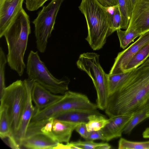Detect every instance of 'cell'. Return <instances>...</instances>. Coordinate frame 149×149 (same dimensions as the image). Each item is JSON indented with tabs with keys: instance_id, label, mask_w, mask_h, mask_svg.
<instances>
[{
	"instance_id": "obj_1",
	"label": "cell",
	"mask_w": 149,
	"mask_h": 149,
	"mask_svg": "<svg viewBox=\"0 0 149 149\" xmlns=\"http://www.w3.org/2000/svg\"><path fill=\"white\" fill-rule=\"evenodd\" d=\"M149 99V68L132 70L123 85L109 96L105 109L109 118L133 114L144 107Z\"/></svg>"
},
{
	"instance_id": "obj_2",
	"label": "cell",
	"mask_w": 149,
	"mask_h": 149,
	"mask_svg": "<svg viewBox=\"0 0 149 149\" xmlns=\"http://www.w3.org/2000/svg\"><path fill=\"white\" fill-rule=\"evenodd\" d=\"M30 23L29 17L22 8L3 35L8 46V65L20 77L26 67L24 58L31 33Z\"/></svg>"
},
{
	"instance_id": "obj_3",
	"label": "cell",
	"mask_w": 149,
	"mask_h": 149,
	"mask_svg": "<svg viewBox=\"0 0 149 149\" xmlns=\"http://www.w3.org/2000/svg\"><path fill=\"white\" fill-rule=\"evenodd\" d=\"M79 8L86 20L88 34L86 40L94 50L101 49L113 33L105 8L97 0H82Z\"/></svg>"
},
{
	"instance_id": "obj_4",
	"label": "cell",
	"mask_w": 149,
	"mask_h": 149,
	"mask_svg": "<svg viewBox=\"0 0 149 149\" xmlns=\"http://www.w3.org/2000/svg\"><path fill=\"white\" fill-rule=\"evenodd\" d=\"M99 56L94 52L84 53L80 55L76 64L91 79L97 92L96 104L98 108L105 110L109 96L108 74L100 65Z\"/></svg>"
},
{
	"instance_id": "obj_5",
	"label": "cell",
	"mask_w": 149,
	"mask_h": 149,
	"mask_svg": "<svg viewBox=\"0 0 149 149\" xmlns=\"http://www.w3.org/2000/svg\"><path fill=\"white\" fill-rule=\"evenodd\" d=\"M26 69L28 78L52 93L63 95L68 91L70 79L67 77L60 79L55 77L41 60L37 51H30L27 58Z\"/></svg>"
},
{
	"instance_id": "obj_6",
	"label": "cell",
	"mask_w": 149,
	"mask_h": 149,
	"mask_svg": "<svg viewBox=\"0 0 149 149\" xmlns=\"http://www.w3.org/2000/svg\"><path fill=\"white\" fill-rule=\"evenodd\" d=\"M26 96V88L24 80H17L6 87L3 96L0 98V106L6 108L12 134L14 138L19 128Z\"/></svg>"
},
{
	"instance_id": "obj_7",
	"label": "cell",
	"mask_w": 149,
	"mask_h": 149,
	"mask_svg": "<svg viewBox=\"0 0 149 149\" xmlns=\"http://www.w3.org/2000/svg\"><path fill=\"white\" fill-rule=\"evenodd\" d=\"M98 108L97 105L92 102L86 95L68 91L55 102L35 112L31 122L54 118L62 113L70 110H95Z\"/></svg>"
},
{
	"instance_id": "obj_8",
	"label": "cell",
	"mask_w": 149,
	"mask_h": 149,
	"mask_svg": "<svg viewBox=\"0 0 149 149\" xmlns=\"http://www.w3.org/2000/svg\"><path fill=\"white\" fill-rule=\"evenodd\" d=\"M64 0H51L42 7L32 22L35 27L37 47L41 53L46 50L48 40L54 29L57 15Z\"/></svg>"
},
{
	"instance_id": "obj_9",
	"label": "cell",
	"mask_w": 149,
	"mask_h": 149,
	"mask_svg": "<svg viewBox=\"0 0 149 149\" xmlns=\"http://www.w3.org/2000/svg\"><path fill=\"white\" fill-rule=\"evenodd\" d=\"M148 43L149 30L142 34L134 43L118 54L109 74H111L125 72L126 67L132 56Z\"/></svg>"
},
{
	"instance_id": "obj_10",
	"label": "cell",
	"mask_w": 149,
	"mask_h": 149,
	"mask_svg": "<svg viewBox=\"0 0 149 149\" xmlns=\"http://www.w3.org/2000/svg\"><path fill=\"white\" fill-rule=\"evenodd\" d=\"M127 29L141 35L149 30V0H136L133 7Z\"/></svg>"
},
{
	"instance_id": "obj_11",
	"label": "cell",
	"mask_w": 149,
	"mask_h": 149,
	"mask_svg": "<svg viewBox=\"0 0 149 149\" xmlns=\"http://www.w3.org/2000/svg\"><path fill=\"white\" fill-rule=\"evenodd\" d=\"M26 90V99L21 119L19 129L15 136L20 146L21 141L24 138L28 127L35 112V107L33 104L31 91L35 81L28 78L24 80Z\"/></svg>"
},
{
	"instance_id": "obj_12",
	"label": "cell",
	"mask_w": 149,
	"mask_h": 149,
	"mask_svg": "<svg viewBox=\"0 0 149 149\" xmlns=\"http://www.w3.org/2000/svg\"><path fill=\"white\" fill-rule=\"evenodd\" d=\"M24 0H2L0 2V37L3 34L19 11Z\"/></svg>"
},
{
	"instance_id": "obj_13",
	"label": "cell",
	"mask_w": 149,
	"mask_h": 149,
	"mask_svg": "<svg viewBox=\"0 0 149 149\" xmlns=\"http://www.w3.org/2000/svg\"><path fill=\"white\" fill-rule=\"evenodd\" d=\"M133 114L116 116L109 118V123L100 130L104 141H108L120 137Z\"/></svg>"
},
{
	"instance_id": "obj_14",
	"label": "cell",
	"mask_w": 149,
	"mask_h": 149,
	"mask_svg": "<svg viewBox=\"0 0 149 149\" xmlns=\"http://www.w3.org/2000/svg\"><path fill=\"white\" fill-rule=\"evenodd\" d=\"M31 95L33 102L35 105V112L50 106L63 96V95L52 93L35 81L32 87Z\"/></svg>"
},
{
	"instance_id": "obj_15",
	"label": "cell",
	"mask_w": 149,
	"mask_h": 149,
	"mask_svg": "<svg viewBox=\"0 0 149 149\" xmlns=\"http://www.w3.org/2000/svg\"><path fill=\"white\" fill-rule=\"evenodd\" d=\"M80 123L54 118L49 137L58 143L69 142L73 132Z\"/></svg>"
},
{
	"instance_id": "obj_16",
	"label": "cell",
	"mask_w": 149,
	"mask_h": 149,
	"mask_svg": "<svg viewBox=\"0 0 149 149\" xmlns=\"http://www.w3.org/2000/svg\"><path fill=\"white\" fill-rule=\"evenodd\" d=\"M58 142L47 135L37 133L24 138L20 144V148L53 149Z\"/></svg>"
},
{
	"instance_id": "obj_17",
	"label": "cell",
	"mask_w": 149,
	"mask_h": 149,
	"mask_svg": "<svg viewBox=\"0 0 149 149\" xmlns=\"http://www.w3.org/2000/svg\"><path fill=\"white\" fill-rule=\"evenodd\" d=\"M93 114L101 113L97 110L76 109L62 113L54 118L68 122L87 123L88 120V116Z\"/></svg>"
},
{
	"instance_id": "obj_18",
	"label": "cell",
	"mask_w": 149,
	"mask_h": 149,
	"mask_svg": "<svg viewBox=\"0 0 149 149\" xmlns=\"http://www.w3.org/2000/svg\"><path fill=\"white\" fill-rule=\"evenodd\" d=\"M149 57V43L141 48L131 58L128 63L125 72L129 71L139 67Z\"/></svg>"
},
{
	"instance_id": "obj_19",
	"label": "cell",
	"mask_w": 149,
	"mask_h": 149,
	"mask_svg": "<svg viewBox=\"0 0 149 149\" xmlns=\"http://www.w3.org/2000/svg\"><path fill=\"white\" fill-rule=\"evenodd\" d=\"M132 70L116 74H108L109 95L116 91L123 85Z\"/></svg>"
},
{
	"instance_id": "obj_20",
	"label": "cell",
	"mask_w": 149,
	"mask_h": 149,
	"mask_svg": "<svg viewBox=\"0 0 149 149\" xmlns=\"http://www.w3.org/2000/svg\"><path fill=\"white\" fill-rule=\"evenodd\" d=\"M121 17V29L128 28L131 19L133 6L131 0H117Z\"/></svg>"
},
{
	"instance_id": "obj_21",
	"label": "cell",
	"mask_w": 149,
	"mask_h": 149,
	"mask_svg": "<svg viewBox=\"0 0 149 149\" xmlns=\"http://www.w3.org/2000/svg\"><path fill=\"white\" fill-rule=\"evenodd\" d=\"M108 21L113 33L121 29V17L118 5L105 7Z\"/></svg>"
},
{
	"instance_id": "obj_22",
	"label": "cell",
	"mask_w": 149,
	"mask_h": 149,
	"mask_svg": "<svg viewBox=\"0 0 149 149\" xmlns=\"http://www.w3.org/2000/svg\"><path fill=\"white\" fill-rule=\"evenodd\" d=\"M149 107L145 106L133 113L132 116L124 128L123 133L130 134L134 128L143 121L148 118L147 113Z\"/></svg>"
},
{
	"instance_id": "obj_23",
	"label": "cell",
	"mask_w": 149,
	"mask_h": 149,
	"mask_svg": "<svg viewBox=\"0 0 149 149\" xmlns=\"http://www.w3.org/2000/svg\"><path fill=\"white\" fill-rule=\"evenodd\" d=\"M88 118V121L86 123L88 132L100 130L109 122V119L101 114L91 115Z\"/></svg>"
},
{
	"instance_id": "obj_24",
	"label": "cell",
	"mask_w": 149,
	"mask_h": 149,
	"mask_svg": "<svg viewBox=\"0 0 149 149\" xmlns=\"http://www.w3.org/2000/svg\"><path fill=\"white\" fill-rule=\"evenodd\" d=\"M116 31L120 47L123 49L125 48L135 39L141 35L136 31L131 29H127L125 31L120 29Z\"/></svg>"
},
{
	"instance_id": "obj_25",
	"label": "cell",
	"mask_w": 149,
	"mask_h": 149,
	"mask_svg": "<svg viewBox=\"0 0 149 149\" xmlns=\"http://www.w3.org/2000/svg\"><path fill=\"white\" fill-rule=\"evenodd\" d=\"M11 134H12L6 108L4 106H0V138L1 139Z\"/></svg>"
},
{
	"instance_id": "obj_26",
	"label": "cell",
	"mask_w": 149,
	"mask_h": 149,
	"mask_svg": "<svg viewBox=\"0 0 149 149\" xmlns=\"http://www.w3.org/2000/svg\"><path fill=\"white\" fill-rule=\"evenodd\" d=\"M119 149H149V141L137 142L129 141L121 138L119 141Z\"/></svg>"
},
{
	"instance_id": "obj_27",
	"label": "cell",
	"mask_w": 149,
	"mask_h": 149,
	"mask_svg": "<svg viewBox=\"0 0 149 149\" xmlns=\"http://www.w3.org/2000/svg\"><path fill=\"white\" fill-rule=\"evenodd\" d=\"M7 62L5 53L0 48V98L3 96L6 87L5 83V68Z\"/></svg>"
},
{
	"instance_id": "obj_28",
	"label": "cell",
	"mask_w": 149,
	"mask_h": 149,
	"mask_svg": "<svg viewBox=\"0 0 149 149\" xmlns=\"http://www.w3.org/2000/svg\"><path fill=\"white\" fill-rule=\"evenodd\" d=\"M73 144L77 147L78 149H98L104 143H97L93 141L87 140L85 141L79 140L75 142H71Z\"/></svg>"
},
{
	"instance_id": "obj_29",
	"label": "cell",
	"mask_w": 149,
	"mask_h": 149,
	"mask_svg": "<svg viewBox=\"0 0 149 149\" xmlns=\"http://www.w3.org/2000/svg\"><path fill=\"white\" fill-rule=\"evenodd\" d=\"M1 139L9 146L13 149H20L14 136L12 134L6 136Z\"/></svg>"
},
{
	"instance_id": "obj_30",
	"label": "cell",
	"mask_w": 149,
	"mask_h": 149,
	"mask_svg": "<svg viewBox=\"0 0 149 149\" xmlns=\"http://www.w3.org/2000/svg\"><path fill=\"white\" fill-rule=\"evenodd\" d=\"M86 123H80L76 127L75 130L83 138L86 140L88 132L86 126Z\"/></svg>"
},
{
	"instance_id": "obj_31",
	"label": "cell",
	"mask_w": 149,
	"mask_h": 149,
	"mask_svg": "<svg viewBox=\"0 0 149 149\" xmlns=\"http://www.w3.org/2000/svg\"><path fill=\"white\" fill-rule=\"evenodd\" d=\"M96 140L104 141L101 130L88 132L86 140L94 141Z\"/></svg>"
},
{
	"instance_id": "obj_32",
	"label": "cell",
	"mask_w": 149,
	"mask_h": 149,
	"mask_svg": "<svg viewBox=\"0 0 149 149\" xmlns=\"http://www.w3.org/2000/svg\"><path fill=\"white\" fill-rule=\"evenodd\" d=\"M78 149L77 147L74 146L72 142L66 143L64 144L62 143L58 142L56 145L53 149Z\"/></svg>"
},
{
	"instance_id": "obj_33",
	"label": "cell",
	"mask_w": 149,
	"mask_h": 149,
	"mask_svg": "<svg viewBox=\"0 0 149 149\" xmlns=\"http://www.w3.org/2000/svg\"><path fill=\"white\" fill-rule=\"evenodd\" d=\"M104 7L118 5L117 0H97Z\"/></svg>"
},
{
	"instance_id": "obj_34",
	"label": "cell",
	"mask_w": 149,
	"mask_h": 149,
	"mask_svg": "<svg viewBox=\"0 0 149 149\" xmlns=\"http://www.w3.org/2000/svg\"><path fill=\"white\" fill-rule=\"evenodd\" d=\"M143 137L145 139H149V127L147 128L143 132Z\"/></svg>"
},
{
	"instance_id": "obj_35",
	"label": "cell",
	"mask_w": 149,
	"mask_h": 149,
	"mask_svg": "<svg viewBox=\"0 0 149 149\" xmlns=\"http://www.w3.org/2000/svg\"><path fill=\"white\" fill-rule=\"evenodd\" d=\"M111 147L108 143H104L102 145L99 147L98 149H109L111 148Z\"/></svg>"
},
{
	"instance_id": "obj_36",
	"label": "cell",
	"mask_w": 149,
	"mask_h": 149,
	"mask_svg": "<svg viewBox=\"0 0 149 149\" xmlns=\"http://www.w3.org/2000/svg\"><path fill=\"white\" fill-rule=\"evenodd\" d=\"M140 66L149 68V58H147Z\"/></svg>"
},
{
	"instance_id": "obj_37",
	"label": "cell",
	"mask_w": 149,
	"mask_h": 149,
	"mask_svg": "<svg viewBox=\"0 0 149 149\" xmlns=\"http://www.w3.org/2000/svg\"><path fill=\"white\" fill-rule=\"evenodd\" d=\"M132 4V6H133L136 0H131Z\"/></svg>"
},
{
	"instance_id": "obj_38",
	"label": "cell",
	"mask_w": 149,
	"mask_h": 149,
	"mask_svg": "<svg viewBox=\"0 0 149 149\" xmlns=\"http://www.w3.org/2000/svg\"><path fill=\"white\" fill-rule=\"evenodd\" d=\"M145 106L148 107H149V99H148V100Z\"/></svg>"
},
{
	"instance_id": "obj_39",
	"label": "cell",
	"mask_w": 149,
	"mask_h": 149,
	"mask_svg": "<svg viewBox=\"0 0 149 149\" xmlns=\"http://www.w3.org/2000/svg\"><path fill=\"white\" fill-rule=\"evenodd\" d=\"M146 115L148 118H149V107L148 109Z\"/></svg>"
},
{
	"instance_id": "obj_40",
	"label": "cell",
	"mask_w": 149,
	"mask_h": 149,
	"mask_svg": "<svg viewBox=\"0 0 149 149\" xmlns=\"http://www.w3.org/2000/svg\"><path fill=\"white\" fill-rule=\"evenodd\" d=\"M2 0H0V2H1Z\"/></svg>"
}]
</instances>
